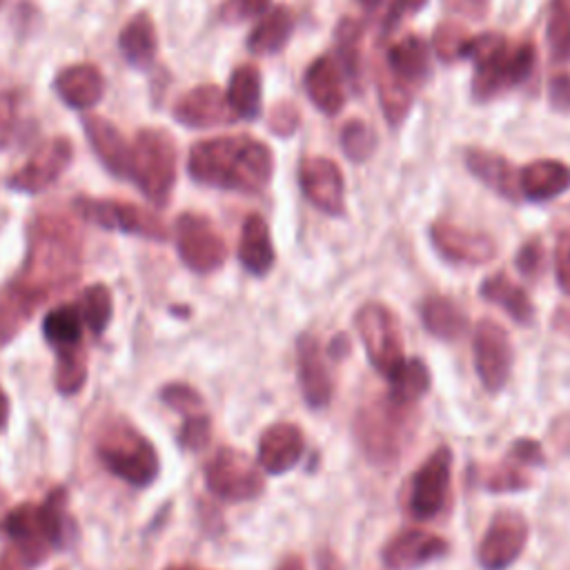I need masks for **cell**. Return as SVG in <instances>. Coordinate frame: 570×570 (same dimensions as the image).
<instances>
[{
    "mask_svg": "<svg viewBox=\"0 0 570 570\" xmlns=\"http://www.w3.org/2000/svg\"><path fill=\"white\" fill-rule=\"evenodd\" d=\"M352 430L365 459L376 465H387L399 459L410 439V407H401L390 399L365 403L356 412Z\"/></svg>",
    "mask_w": 570,
    "mask_h": 570,
    "instance_id": "8992f818",
    "label": "cell"
},
{
    "mask_svg": "<svg viewBox=\"0 0 570 570\" xmlns=\"http://www.w3.org/2000/svg\"><path fill=\"white\" fill-rule=\"evenodd\" d=\"M165 570H194V568H189V566H169Z\"/></svg>",
    "mask_w": 570,
    "mask_h": 570,
    "instance_id": "680465c9",
    "label": "cell"
},
{
    "mask_svg": "<svg viewBox=\"0 0 570 570\" xmlns=\"http://www.w3.org/2000/svg\"><path fill=\"white\" fill-rule=\"evenodd\" d=\"M82 325H85V321L80 316L78 305L62 303L45 316L42 334H45V341L51 345V350L56 354V352H62V350L85 345L82 343Z\"/></svg>",
    "mask_w": 570,
    "mask_h": 570,
    "instance_id": "836d02e7",
    "label": "cell"
},
{
    "mask_svg": "<svg viewBox=\"0 0 570 570\" xmlns=\"http://www.w3.org/2000/svg\"><path fill=\"white\" fill-rule=\"evenodd\" d=\"M448 550L450 546L443 537L423 528H407L385 543L381 557L390 570H416L445 557Z\"/></svg>",
    "mask_w": 570,
    "mask_h": 570,
    "instance_id": "e0dca14e",
    "label": "cell"
},
{
    "mask_svg": "<svg viewBox=\"0 0 570 570\" xmlns=\"http://www.w3.org/2000/svg\"><path fill=\"white\" fill-rule=\"evenodd\" d=\"M7 421H9V396L0 387V430L7 425Z\"/></svg>",
    "mask_w": 570,
    "mask_h": 570,
    "instance_id": "9f6ffc18",
    "label": "cell"
},
{
    "mask_svg": "<svg viewBox=\"0 0 570 570\" xmlns=\"http://www.w3.org/2000/svg\"><path fill=\"white\" fill-rule=\"evenodd\" d=\"M452 450L448 445L436 448L414 472L410 485V512L414 519L425 521L436 517L450 494Z\"/></svg>",
    "mask_w": 570,
    "mask_h": 570,
    "instance_id": "4fadbf2b",
    "label": "cell"
},
{
    "mask_svg": "<svg viewBox=\"0 0 570 570\" xmlns=\"http://www.w3.org/2000/svg\"><path fill=\"white\" fill-rule=\"evenodd\" d=\"M176 247L180 261L196 274L216 272L227 258V245L209 218L185 212L176 220Z\"/></svg>",
    "mask_w": 570,
    "mask_h": 570,
    "instance_id": "8fae6325",
    "label": "cell"
},
{
    "mask_svg": "<svg viewBox=\"0 0 570 570\" xmlns=\"http://www.w3.org/2000/svg\"><path fill=\"white\" fill-rule=\"evenodd\" d=\"M96 452L114 476L134 488H147L158 479L160 459L154 443L127 421L109 423L96 443Z\"/></svg>",
    "mask_w": 570,
    "mask_h": 570,
    "instance_id": "5b68a950",
    "label": "cell"
},
{
    "mask_svg": "<svg viewBox=\"0 0 570 570\" xmlns=\"http://www.w3.org/2000/svg\"><path fill=\"white\" fill-rule=\"evenodd\" d=\"M470 42L472 36L454 22H443L434 29V51L443 62H459V60H468L470 53Z\"/></svg>",
    "mask_w": 570,
    "mask_h": 570,
    "instance_id": "60d3db41",
    "label": "cell"
},
{
    "mask_svg": "<svg viewBox=\"0 0 570 570\" xmlns=\"http://www.w3.org/2000/svg\"><path fill=\"white\" fill-rule=\"evenodd\" d=\"M363 4H376V0H361Z\"/></svg>",
    "mask_w": 570,
    "mask_h": 570,
    "instance_id": "91938a15",
    "label": "cell"
},
{
    "mask_svg": "<svg viewBox=\"0 0 570 570\" xmlns=\"http://www.w3.org/2000/svg\"><path fill=\"white\" fill-rule=\"evenodd\" d=\"M468 58L474 60L472 96L490 100L521 85L532 73L537 51L530 40L512 45L501 33H481L472 38Z\"/></svg>",
    "mask_w": 570,
    "mask_h": 570,
    "instance_id": "277c9868",
    "label": "cell"
},
{
    "mask_svg": "<svg viewBox=\"0 0 570 570\" xmlns=\"http://www.w3.org/2000/svg\"><path fill=\"white\" fill-rule=\"evenodd\" d=\"M174 118L187 127H216L236 120L227 96L216 85H198L174 105Z\"/></svg>",
    "mask_w": 570,
    "mask_h": 570,
    "instance_id": "44dd1931",
    "label": "cell"
},
{
    "mask_svg": "<svg viewBox=\"0 0 570 570\" xmlns=\"http://www.w3.org/2000/svg\"><path fill=\"white\" fill-rule=\"evenodd\" d=\"M546 36L552 60L570 62V0H552Z\"/></svg>",
    "mask_w": 570,
    "mask_h": 570,
    "instance_id": "ab89813d",
    "label": "cell"
},
{
    "mask_svg": "<svg viewBox=\"0 0 570 570\" xmlns=\"http://www.w3.org/2000/svg\"><path fill=\"white\" fill-rule=\"evenodd\" d=\"M209 439H212V421L207 412H198L183 419V425L178 432V443L183 450L200 452L203 448H207Z\"/></svg>",
    "mask_w": 570,
    "mask_h": 570,
    "instance_id": "f6af8a7d",
    "label": "cell"
},
{
    "mask_svg": "<svg viewBox=\"0 0 570 570\" xmlns=\"http://www.w3.org/2000/svg\"><path fill=\"white\" fill-rule=\"evenodd\" d=\"M421 321L425 330L441 341H456L468 330V316L448 296L432 294L421 303Z\"/></svg>",
    "mask_w": 570,
    "mask_h": 570,
    "instance_id": "4dcf8cb0",
    "label": "cell"
},
{
    "mask_svg": "<svg viewBox=\"0 0 570 570\" xmlns=\"http://www.w3.org/2000/svg\"><path fill=\"white\" fill-rule=\"evenodd\" d=\"M548 100L557 111H570V73L552 76L548 85Z\"/></svg>",
    "mask_w": 570,
    "mask_h": 570,
    "instance_id": "f907efd6",
    "label": "cell"
},
{
    "mask_svg": "<svg viewBox=\"0 0 570 570\" xmlns=\"http://www.w3.org/2000/svg\"><path fill=\"white\" fill-rule=\"evenodd\" d=\"M238 261L254 276H265L274 267L276 252L272 245V234L265 218L258 214H249L243 223L238 240Z\"/></svg>",
    "mask_w": 570,
    "mask_h": 570,
    "instance_id": "83f0119b",
    "label": "cell"
},
{
    "mask_svg": "<svg viewBox=\"0 0 570 570\" xmlns=\"http://www.w3.org/2000/svg\"><path fill=\"white\" fill-rule=\"evenodd\" d=\"M227 102L236 118L254 120L261 114V73L252 65H240L232 71Z\"/></svg>",
    "mask_w": 570,
    "mask_h": 570,
    "instance_id": "e575fe53",
    "label": "cell"
},
{
    "mask_svg": "<svg viewBox=\"0 0 570 570\" xmlns=\"http://www.w3.org/2000/svg\"><path fill=\"white\" fill-rule=\"evenodd\" d=\"M298 127V109L292 102H278L274 105V109L269 111V129L274 134L287 136Z\"/></svg>",
    "mask_w": 570,
    "mask_h": 570,
    "instance_id": "681fc988",
    "label": "cell"
},
{
    "mask_svg": "<svg viewBox=\"0 0 570 570\" xmlns=\"http://www.w3.org/2000/svg\"><path fill=\"white\" fill-rule=\"evenodd\" d=\"M85 134L91 142L96 156L102 160V165L111 174L127 178L129 160H131V145L116 129V125L100 116H89V118H85Z\"/></svg>",
    "mask_w": 570,
    "mask_h": 570,
    "instance_id": "d4e9b609",
    "label": "cell"
},
{
    "mask_svg": "<svg viewBox=\"0 0 570 570\" xmlns=\"http://www.w3.org/2000/svg\"><path fill=\"white\" fill-rule=\"evenodd\" d=\"M20 114V94L11 87H0V147L13 136Z\"/></svg>",
    "mask_w": 570,
    "mask_h": 570,
    "instance_id": "bcb514c9",
    "label": "cell"
},
{
    "mask_svg": "<svg viewBox=\"0 0 570 570\" xmlns=\"http://www.w3.org/2000/svg\"><path fill=\"white\" fill-rule=\"evenodd\" d=\"M557 281L570 294V238L559 240L557 247Z\"/></svg>",
    "mask_w": 570,
    "mask_h": 570,
    "instance_id": "f5cc1de1",
    "label": "cell"
},
{
    "mask_svg": "<svg viewBox=\"0 0 570 570\" xmlns=\"http://www.w3.org/2000/svg\"><path fill=\"white\" fill-rule=\"evenodd\" d=\"M430 370L421 358H405L390 376L387 399L401 407H412L430 390Z\"/></svg>",
    "mask_w": 570,
    "mask_h": 570,
    "instance_id": "d590c367",
    "label": "cell"
},
{
    "mask_svg": "<svg viewBox=\"0 0 570 570\" xmlns=\"http://www.w3.org/2000/svg\"><path fill=\"white\" fill-rule=\"evenodd\" d=\"M80 265L82 240L73 223L42 214L31 223L24 263L9 283L40 307L51 294L78 281Z\"/></svg>",
    "mask_w": 570,
    "mask_h": 570,
    "instance_id": "6da1fadb",
    "label": "cell"
},
{
    "mask_svg": "<svg viewBox=\"0 0 570 570\" xmlns=\"http://www.w3.org/2000/svg\"><path fill=\"white\" fill-rule=\"evenodd\" d=\"M120 51L125 60L134 67H149L151 60L156 58L158 40H156V29L154 22L147 13L134 16L120 31L118 38Z\"/></svg>",
    "mask_w": 570,
    "mask_h": 570,
    "instance_id": "d6a6232c",
    "label": "cell"
},
{
    "mask_svg": "<svg viewBox=\"0 0 570 570\" xmlns=\"http://www.w3.org/2000/svg\"><path fill=\"white\" fill-rule=\"evenodd\" d=\"M298 183L305 198L330 216H341L345 209V183L338 165L323 156L305 158L298 167Z\"/></svg>",
    "mask_w": 570,
    "mask_h": 570,
    "instance_id": "2e32d148",
    "label": "cell"
},
{
    "mask_svg": "<svg viewBox=\"0 0 570 570\" xmlns=\"http://www.w3.org/2000/svg\"><path fill=\"white\" fill-rule=\"evenodd\" d=\"M517 269L528 276V278H537L546 265V254H543V247L537 243V240H528L521 245L517 258Z\"/></svg>",
    "mask_w": 570,
    "mask_h": 570,
    "instance_id": "c3c4849f",
    "label": "cell"
},
{
    "mask_svg": "<svg viewBox=\"0 0 570 570\" xmlns=\"http://www.w3.org/2000/svg\"><path fill=\"white\" fill-rule=\"evenodd\" d=\"M205 483L212 494L223 501H249L263 492V474L258 465L236 448H218L205 465Z\"/></svg>",
    "mask_w": 570,
    "mask_h": 570,
    "instance_id": "9c48e42d",
    "label": "cell"
},
{
    "mask_svg": "<svg viewBox=\"0 0 570 570\" xmlns=\"http://www.w3.org/2000/svg\"><path fill=\"white\" fill-rule=\"evenodd\" d=\"M160 399L165 405H169L171 410H176L178 414L185 416H191V414H198V412H205V405H203V396L187 383H169L160 390Z\"/></svg>",
    "mask_w": 570,
    "mask_h": 570,
    "instance_id": "ee69618b",
    "label": "cell"
},
{
    "mask_svg": "<svg viewBox=\"0 0 570 570\" xmlns=\"http://www.w3.org/2000/svg\"><path fill=\"white\" fill-rule=\"evenodd\" d=\"M189 176L209 187L258 194L274 174L272 149L245 134L198 140L187 160Z\"/></svg>",
    "mask_w": 570,
    "mask_h": 570,
    "instance_id": "7a4b0ae2",
    "label": "cell"
},
{
    "mask_svg": "<svg viewBox=\"0 0 570 570\" xmlns=\"http://www.w3.org/2000/svg\"><path fill=\"white\" fill-rule=\"evenodd\" d=\"M354 327L372 367L390 379L405 361L401 325L394 312L383 303L370 301L356 309Z\"/></svg>",
    "mask_w": 570,
    "mask_h": 570,
    "instance_id": "ba28073f",
    "label": "cell"
},
{
    "mask_svg": "<svg viewBox=\"0 0 570 570\" xmlns=\"http://www.w3.org/2000/svg\"><path fill=\"white\" fill-rule=\"evenodd\" d=\"M341 147L350 160L363 163L376 149V134L367 122L354 118L345 122V127L341 129Z\"/></svg>",
    "mask_w": 570,
    "mask_h": 570,
    "instance_id": "7bdbcfd3",
    "label": "cell"
},
{
    "mask_svg": "<svg viewBox=\"0 0 570 570\" xmlns=\"http://www.w3.org/2000/svg\"><path fill=\"white\" fill-rule=\"evenodd\" d=\"M361 24L352 18H343L336 29V49L347 78L354 82L361 67Z\"/></svg>",
    "mask_w": 570,
    "mask_h": 570,
    "instance_id": "b9f144b4",
    "label": "cell"
},
{
    "mask_svg": "<svg viewBox=\"0 0 570 570\" xmlns=\"http://www.w3.org/2000/svg\"><path fill=\"white\" fill-rule=\"evenodd\" d=\"M267 7H269V0H225V4L220 7V18L225 22L236 24V22L261 16Z\"/></svg>",
    "mask_w": 570,
    "mask_h": 570,
    "instance_id": "7dc6e473",
    "label": "cell"
},
{
    "mask_svg": "<svg viewBox=\"0 0 570 570\" xmlns=\"http://www.w3.org/2000/svg\"><path fill=\"white\" fill-rule=\"evenodd\" d=\"M73 519L67 512L62 488L47 494L42 503H22L2 519V532L13 543L16 557L24 566L42 563L51 550H62L71 541Z\"/></svg>",
    "mask_w": 570,
    "mask_h": 570,
    "instance_id": "3957f363",
    "label": "cell"
},
{
    "mask_svg": "<svg viewBox=\"0 0 570 570\" xmlns=\"http://www.w3.org/2000/svg\"><path fill=\"white\" fill-rule=\"evenodd\" d=\"M2 2H4V0H0V4H2Z\"/></svg>",
    "mask_w": 570,
    "mask_h": 570,
    "instance_id": "94428289",
    "label": "cell"
},
{
    "mask_svg": "<svg viewBox=\"0 0 570 570\" xmlns=\"http://www.w3.org/2000/svg\"><path fill=\"white\" fill-rule=\"evenodd\" d=\"M294 31V13L289 7L278 4L258 20L247 38V49L258 56L281 51Z\"/></svg>",
    "mask_w": 570,
    "mask_h": 570,
    "instance_id": "1f68e13d",
    "label": "cell"
},
{
    "mask_svg": "<svg viewBox=\"0 0 570 570\" xmlns=\"http://www.w3.org/2000/svg\"><path fill=\"white\" fill-rule=\"evenodd\" d=\"M76 305H78L80 316H82L85 325L89 327V332L94 336H100L107 330V325L111 321V312H114L111 289L102 283H94L82 292V296Z\"/></svg>",
    "mask_w": 570,
    "mask_h": 570,
    "instance_id": "74e56055",
    "label": "cell"
},
{
    "mask_svg": "<svg viewBox=\"0 0 570 570\" xmlns=\"http://www.w3.org/2000/svg\"><path fill=\"white\" fill-rule=\"evenodd\" d=\"M479 294L483 301L501 307L508 316H512L521 325L532 323V318H534V305H532L530 296L525 294V289L501 272L485 278L479 287Z\"/></svg>",
    "mask_w": 570,
    "mask_h": 570,
    "instance_id": "f546056e",
    "label": "cell"
},
{
    "mask_svg": "<svg viewBox=\"0 0 570 570\" xmlns=\"http://www.w3.org/2000/svg\"><path fill=\"white\" fill-rule=\"evenodd\" d=\"M472 358L479 381L488 392H499L512 372V345L501 323L481 318L472 332Z\"/></svg>",
    "mask_w": 570,
    "mask_h": 570,
    "instance_id": "7c38bea8",
    "label": "cell"
},
{
    "mask_svg": "<svg viewBox=\"0 0 570 570\" xmlns=\"http://www.w3.org/2000/svg\"><path fill=\"white\" fill-rule=\"evenodd\" d=\"M296 370H298V385L303 399L309 407L318 410L325 407L332 399L334 383L321 350V343L314 334H301L296 341Z\"/></svg>",
    "mask_w": 570,
    "mask_h": 570,
    "instance_id": "d6986e66",
    "label": "cell"
},
{
    "mask_svg": "<svg viewBox=\"0 0 570 570\" xmlns=\"http://www.w3.org/2000/svg\"><path fill=\"white\" fill-rule=\"evenodd\" d=\"M445 9L472 20H483L490 11V0H443Z\"/></svg>",
    "mask_w": 570,
    "mask_h": 570,
    "instance_id": "816d5d0a",
    "label": "cell"
},
{
    "mask_svg": "<svg viewBox=\"0 0 570 570\" xmlns=\"http://www.w3.org/2000/svg\"><path fill=\"white\" fill-rule=\"evenodd\" d=\"M56 91L73 109H89L94 107L105 91V78L100 69L91 62H78L65 67L56 78Z\"/></svg>",
    "mask_w": 570,
    "mask_h": 570,
    "instance_id": "cb8c5ba5",
    "label": "cell"
},
{
    "mask_svg": "<svg viewBox=\"0 0 570 570\" xmlns=\"http://www.w3.org/2000/svg\"><path fill=\"white\" fill-rule=\"evenodd\" d=\"M318 568L321 570H341V563H338V559L334 557V554H323L321 559H318Z\"/></svg>",
    "mask_w": 570,
    "mask_h": 570,
    "instance_id": "6f0895ef",
    "label": "cell"
},
{
    "mask_svg": "<svg viewBox=\"0 0 570 570\" xmlns=\"http://www.w3.org/2000/svg\"><path fill=\"white\" fill-rule=\"evenodd\" d=\"M127 178L154 203L165 205L176 180V145L163 129H142L131 145Z\"/></svg>",
    "mask_w": 570,
    "mask_h": 570,
    "instance_id": "52a82bcc",
    "label": "cell"
},
{
    "mask_svg": "<svg viewBox=\"0 0 570 570\" xmlns=\"http://www.w3.org/2000/svg\"><path fill=\"white\" fill-rule=\"evenodd\" d=\"M381 73L414 94L430 76L428 45L416 36L401 38L387 49L385 69H381Z\"/></svg>",
    "mask_w": 570,
    "mask_h": 570,
    "instance_id": "603a6c76",
    "label": "cell"
},
{
    "mask_svg": "<svg viewBox=\"0 0 570 570\" xmlns=\"http://www.w3.org/2000/svg\"><path fill=\"white\" fill-rule=\"evenodd\" d=\"M276 570H305V561L298 554H292L285 561H281V566Z\"/></svg>",
    "mask_w": 570,
    "mask_h": 570,
    "instance_id": "11a10c76",
    "label": "cell"
},
{
    "mask_svg": "<svg viewBox=\"0 0 570 570\" xmlns=\"http://www.w3.org/2000/svg\"><path fill=\"white\" fill-rule=\"evenodd\" d=\"M87 381V350L85 345L56 352V387L60 394H76Z\"/></svg>",
    "mask_w": 570,
    "mask_h": 570,
    "instance_id": "f35d334b",
    "label": "cell"
},
{
    "mask_svg": "<svg viewBox=\"0 0 570 570\" xmlns=\"http://www.w3.org/2000/svg\"><path fill=\"white\" fill-rule=\"evenodd\" d=\"M303 450V430L296 423L278 421L265 428L258 439V465L269 474H285L298 463Z\"/></svg>",
    "mask_w": 570,
    "mask_h": 570,
    "instance_id": "7402d4cb",
    "label": "cell"
},
{
    "mask_svg": "<svg viewBox=\"0 0 570 570\" xmlns=\"http://www.w3.org/2000/svg\"><path fill=\"white\" fill-rule=\"evenodd\" d=\"M541 445L532 439H517L501 463H497L485 479L492 492H517L532 483V470L543 465Z\"/></svg>",
    "mask_w": 570,
    "mask_h": 570,
    "instance_id": "ffe728a7",
    "label": "cell"
},
{
    "mask_svg": "<svg viewBox=\"0 0 570 570\" xmlns=\"http://www.w3.org/2000/svg\"><path fill=\"white\" fill-rule=\"evenodd\" d=\"M76 212L105 229H116L122 234H134V236H145L151 240H165L167 229L158 216L147 212L145 207H138L127 200H111V198H89L80 196L76 198Z\"/></svg>",
    "mask_w": 570,
    "mask_h": 570,
    "instance_id": "30bf717a",
    "label": "cell"
},
{
    "mask_svg": "<svg viewBox=\"0 0 570 570\" xmlns=\"http://www.w3.org/2000/svg\"><path fill=\"white\" fill-rule=\"evenodd\" d=\"M465 165L485 187H490L499 196L508 200H517L521 196L519 176L503 156L488 149L472 147L465 151Z\"/></svg>",
    "mask_w": 570,
    "mask_h": 570,
    "instance_id": "4316f807",
    "label": "cell"
},
{
    "mask_svg": "<svg viewBox=\"0 0 570 570\" xmlns=\"http://www.w3.org/2000/svg\"><path fill=\"white\" fill-rule=\"evenodd\" d=\"M430 238L434 249L452 263L459 265H483L497 254V243L481 232H470L459 225L436 220L430 227Z\"/></svg>",
    "mask_w": 570,
    "mask_h": 570,
    "instance_id": "ac0fdd59",
    "label": "cell"
},
{
    "mask_svg": "<svg viewBox=\"0 0 570 570\" xmlns=\"http://www.w3.org/2000/svg\"><path fill=\"white\" fill-rule=\"evenodd\" d=\"M566 189H570V167L559 160H534L519 171V191L528 200H550Z\"/></svg>",
    "mask_w": 570,
    "mask_h": 570,
    "instance_id": "484cf974",
    "label": "cell"
},
{
    "mask_svg": "<svg viewBox=\"0 0 570 570\" xmlns=\"http://www.w3.org/2000/svg\"><path fill=\"white\" fill-rule=\"evenodd\" d=\"M38 305L27 298L20 289L7 283L0 289V347L7 345L29 323Z\"/></svg>",
    "mask_w": 570,
    "mask_h": 570,
    "instance_id": "8d00e7d4",
    "label": "cell"
},
{
    "mask_svg": "<svg viewBox=\"0 0 570 570\" xmlns=\"http://www.w3.org/2000/svg\"><path fill=\"white\" fill-rule=\"evenodd\" d=\"M528 541V521L521 512L501 510L492 517L476 548L481 570H505L523 552Z\"/></svg>",
    "mask_w": 570,
    "mask_h": 570,
    "instance_id": "5bb4252c",
    "label": "cell"
},
{
    "mask_svg": "<svg viewBox=\"0 0 570 570\" xmlns=\"http://www.w3.org/2000/svg\"><path fill=\"white\" fill-rule=\"evenodd\" d=\"M425 2H428V0H392L390 11H387V16L383 18L385 29L394 27V24L399 22V18H403L405 13H414V11H419Z\"/></svg>",
    "mask_w": 570,
    "mask_h": 570,
    "instance_id": "db71d44e",
    "label": "cell"
},
{
    "mask_svg": "<svg viewBox=\"0 0 570 570\" xmlns=\"http://www.w3.org/2000/svg\"><path fill=\"white\" fill-rule=\"evenodd\" d=\"M71 156L73 147L65 136L49 138L29 156V160L18 171L11 174L9 187L27 194H38L60 178V174L71 163Z\"/></svg>",
    "mask_w": 570,
    "mask_h": 570,
    "instance_id": "9a60e30c",
    "label": "cell"
},
{
    "mask_svg": "<svg viewBox=\"0 0 570 570\" xmlns=\"http://www.w3.org/2000/svg\"><path fill=\"white\" fill-rule=\"evenodd\" d=\"M305 89L318 111L334 116L343 109L345 91L336 65L330 56H318L305 71Z\"/></svg>",
    "mask_w": 570,
    "mask_h": 570,
    "instance_id": "f1b7e54d",
    "label": "cell"
}]
</instances>
